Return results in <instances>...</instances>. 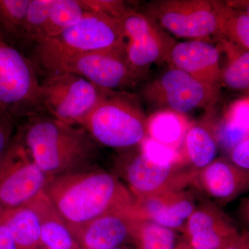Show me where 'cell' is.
I'll use <instances>...</instances> for the list:
<instances>
[{"label":"cell","instance_id":"obj_1","mask_svg":"<svg viewBox=\"0 0 249 249\" xmlns=\"http://www.w3.org/2000/svg\"><path fill=\"white\" fill-rule=\"evenodd\" d=\"M24 124L16 134L48 178L86 169L97 153L96 142L79 125L45 113L27 116Z\"/></svg>","mask_w":249,"mask_h":249},{"label":"cell","instance_id":"obj_2","mask_svg":"<svg viewBox=\"0 0 249 249\" xmlns=\"http://www.w3.org/2000/svg\"><path fill=\"white\" fill-rule=\"evenodd\" d=\"M45 193L68 224L136 205L129 188L102 170H80L49 178Z\"/></svg>","mask_w":249,"mask_h":249},{"label":"cell","instance_id":"obj_3","mask_svg":"<svg viewBox=\"0 0 249 249\" xmlns=\"http://www.w3.org/2000/svg\"><path fill=\"white\" fill-rule=\"evenodd\" d=\"M34 55L47 73H72L104 89L129 88L142 78L129 66L120 42L110 48L76 52L45 38L36 42Z\"/></svg>","mask_w":249,"mask_h":249},{"label":"cell","instance_id":"obj_4","mask_svg":"<svg viewBox=\"0 0 249 249\" xmlns=\"http://www.w3.org/2000/svg\"><path fill=\"white\" fill-rule=\"evenodd\" d=\"M147 121L138 96L108 90L79 126L95 142L112 148H127L140 145L148 137Z\"/></svg>","mask_w":249,"mask_h":249},{"label":"cell","instance_id":"obj_5","mask_svg":"<svg viewBox=\"0 0 249 249\" xmlns=\"http://www.w3.org/2000/svg\"><path fill=\"white\" fill-rule=\"evenodd\" d=\"M40 83L34 64L0 32V107L16 121L45 112Z\"/></svg>","mask_w":249,"mask_h":249},{"label":"cell","instance_id":"obj_6","mask_svg":"<svg viewBox=\"0 0 249 249\" xmlns=\"http://www.w3.org/2000/svg\"><path fill=\"white\" fill-rule=\"evenodd\" d=\"M108 90L65 72L47 73L40 83V101L45 112L74 125H80Z\"/></svg>","mask_w":249,"mask_h":249},{"label":"cell","instance_id":"obj_7","mask_svg":"<svg viewBox=\"0 0 249 249\" xmlns=\"http://www.w3.org/2000/svg\"><path fill=\"white\" fill-rule=\"evenodd\" d=\"M142 97L160 110L185 115L198 109L209 110L219 102L220 88L199 81L175 67H170L142 90Z\"/></svg>","mask_w":249,"mask_h":249},{"label":"cell","instance_id":"obj_8","mask_svg":"<svg viewBox=\"0 0 249 249\" xmlns=\"http://www.w3.org/2000/svg\"><path fill=\"white\" fill-rule=\"evenodd\" d=\"M47 181L48 178L15 133L0 158V209L27 204L45 191Z\"/></svg>","mask_w":249,"mask_h":249},{"label":"cell","instance_id":"obj_9","mask_svg":"<svg viewBox=\"0 0 249 249\" xmlns=\"http://www.w3.org/2000/svg\"><path fill=\"white\" fill-rule=\"evenodd\" d=\"M120 22L121 42L124 56L141 78L154 62H168L176 42L155 19L130 9Z\"/></svg>","mask_w":249,"mask_h":249},{"label":"cell","instance_id":"obj_10","mask_svg":"<svg viewBox=\"0 0 249 249\" xmlns=\"http://www.w3.org/2000/svg\"><path fill=\"white\" fill-rule=\"evenodd\" d=\"M145 14L178 37L204 40L218 36L212 0H157L147 4Z\"/></svg>","mask_w":249,"mask_h":249},{"label":"cell","instance_id":"obj_11","mask_svg":"<svg viewBox=\"0 0 249 249\" xmlns=\"http://www.w3.org/2000/svg\"><path fill=\"white\" fill-rule=\"evenodd\" d=\"M183 164H154L139 151L129 157L124 167V178L136 199L182 191L196 180L198 173L196 170H182Z\"/></svg>","mask_w":249,"mask_h":249},{"label":"cell","instance_id":"obj_12","mask_svg":"<svg viewBox=\"0 0 249 249\" xmlns=\"http://www.w3.org/2000/svg\"><path fill=\"white\" fill-rule=\"evenodd\" d=\"M139 217L133 207L115 210L80 224H67L73 239L81 248L114 249L131 241Z\"/></svg>","mask_w":249,"mask_h":249},{"label":"cell","instance_id":"obj_13","mask_svg":"<svg viewBox=\"0 0 249 249\" xmlns=\"http://www.w3.org/2000/svg\"><path fill=\"white\" fill-rule=\"evenodd\" d=\"M121 37L120 19L85 12L76 24L49 39L69 50L91 52L110 48L119 42Z\"/></svg>","mask_w":249,"mask_h":249},{"label":"cell","instance_id":"obj_14","mask_svg":"<svg viewBox=\"0 0 249 249\" xmlns=\"http://www.w3.org/2000/svg\"><path fill=\"white\" fill-rule=\"evenodd\" d=\"M183 232L192 249H221L239 233L226 214L211 204L196 207Z\"/></svg>","mask_w":249,"mask_h":249},{"label":"cell","instance_id":"obj_15","mask_svg":"<svg viewBox=\"0 0 249 249\" xmlns=\"http://www.w3.org/2000/svg\"><path fill=\"white\" fill-rule=\"evenodd\" d=\"M220 51L204 40H194L173 46L168 63L196 79L220 88Z\"/></svg>","mask_w":249,"mask_h":249},{"label":"cell","instance_id":"obj_16","mask_svg":"<svg viewBox=\"0 0 249 249\" xmlns=\"http://www.w3.org/2000/svg\"><path fill=\"white\" fill-rule=\"evenodd\" d=\"M196 208L191 195L183 191L136 199V209L139 217L173 231H183L188 218Z\"/></svg>","mask_w":249,"mask_h":249},{"label":"cell","instance_id":"obj_17","mask_svg":"<svg viewBox=\"0 0 249 249\" xmlns=\"http://www.w3.org/2000/svg\"><path fill=\"white\" fill-rule=\"evenodd\" d=\"M249 175V170L236 166L226 159L219 158L199 170L196 180L208 196L227 202L247 191Z\"/></svg>","mask_w":249,"mask_h":249},{"label":"cell","instance_id":"obj_18","mask_svg":"<svg viewBox=\"0 0 249 249\" xmlns=\"http://www.w3.org/2000/svg\"><path fill=\"white\" fill-rule=\"evenodd\" d=\"M27 206L35 211L40 229V246L45 249H77L79 246L69 230L66 221L45 193L42 192Z\"/></svg>","mask_w":249,"mask_h":249},{"label":"cell","instance_id":"obj_19","mask_svg":"<svg viewBox=\"0 0 249 249\" xmlns=\"http://www.w3.org/2000/svg\"><path fill=\"white\" fill-rule=\"evenodd\" d=\"M186 160L200 170L216 159L218 149L214 124L209 120L191 124L184 140Z\"/></svg>","mask_w":249,"mask_h":249},{"label":"cell","instance_id":"obj_20","mask_svg":"<svg viewBox=\"0 0 249 249\" xmlns=\"http://www.w3.org/2000/svg\"><path fill=\"white\" fill-rule=\"evenodd\" d=\"M0 221L8 228L17 249H39L40 229L35 211L27 205L0 209Z\"/></svg>","mask_w":249,"mask_h":249},{"label":"cell","instance_id":"obj_21","mask_svg":"<svg viewBox=\"0 0 249 249\" xmlns=\"http://www.w3.org/2000/svg\"><path fill=\"white\" fill-rule=\"evenodd\" d=\"M217 19L218 37L249 50V9H239L226 1L212 0Z\"/></svg>","mask_w":249,"mask_h":249},{"label":"cell","instance_id":"obj_22","mask_svg":"<svg viewBox=\"0 0 249 249\" xmlns=\"http://www.w3.org/2000/svg\"><path fill=\"white\" fill-rule=\"evenodd\" d=\"M191 124L186 116L169 110H159L147 118L148 137L178 150Z\"/></svg>","mask_w":249,"mask_h":249},{"label":"cell","instance_id":"obj_23","mask_svg":"<svg viewBox=\"0 0 249 249\" xmlns=\"http://www.w3.org/2000/svg\"><path fill=\"white\" fill-rule=\"evenodd\" d=\"M220 52H224L227 61L221 68L222 83L231 89L243 91L249 88V51L241 48L222 37H219Z\"/></svg>","mask_w":249,"mask_h":249},{"label":"cell","instance_id":"obj_24","mask_svg":"<svg viewBox=\"0 0 249 249\" xmlns=\"http://www.w3.org/2000/svg\"><path fill=\"white\" fill-rule=\"evenodd\" d=\"M131 242L137 249H175L178 244L173 230L143 218L136 223Z\"/></svg>","mask_w":249,"mask_h":249},{"label":"cell","instance_id":"obj_25","mask_svg":"<svg viewBox=\"0 0 249 249\" xmlns=\"http://www.w3.org/2000/svg\"><path fill=\"white\" fill-rule=\"evenodd\" d=\"M85 13L80 0H54L40 40L60 35L76 24Z\"/></svg>","mask_w":249,"mask_h":249},{"label":"cell","instance_id":"obj_26","mask_svg":"<svg viewBox=\"0 0 249 249\" xmlns=\"http://www.w3.org/2000/svg\"><path fill=\"white\" fill-rule=\"evenodd\" d=\"M31 0H0V32L8 40H19Z\"/></svg>","mask_w":249,"mask_h":249},{"label":"cell","instance_id":"obj_27","mask_svg":"<svg viewBox=\"0 0 249 249\" xmlns=\"http://www.w3.org/2000/svg\"><path fill=\"white\" fill-rule=\"evenodd\" d=\"M53 1L54 0H31L21 39L36 43L42 38Z\"/></svg>","mask_w":249,"mask_h":249},{"label":"cell","instance_id":"obj_28","mask_svg":"<svg viewBox=\"0 0 249 249\" xmlns=\"http://www.w3.org/2000/svg\"><path fill=\"white\" fill-rule=\"evenodd\" d=\"M142 155L152 163L159 165H173L184 163L185 157L178 150L166 146L150 137L140 144Z\"/></svg>","mask_w":249,"mask_h":249},{"label":"cell","instance_id":"obj_29","mask_svg":"<svg viewBox=\"0 0 249 249\" xmlns=\"http://www.w3.org/2000/svg\"><path fill=\"white\" fill-rule=\"evenodd\" d=\"M80 2L85 12L106 15L115 19H121L130 9L120 0H80Z\"/></svg>","mask_w":249,"mask_h":249},{"label":"cell","instance_id":"obj_30","mask_svg":"<svg viewBox=\"0 0 249 249\" xmlns=\"http://www.w3.org/2000/svg\"><path fill=\"white\" fill-rule=\"evenodd\" d=\"M16 121L9 112L0 107V158L16 133Z\"/></svg>","mask_w":249,"mask_h":249},{"label":"cell","instance_id":"obj_31","mask_svg":"<svg viewBox=\"0 0 249 249\" xmlns=\"http://www.w3.org/2000/svg\"><path fill=\"white\" fill-rule=\"evenodd\" d=\"M249 97L241 98L231 105L224 114V117L229 120L249 128Z\"/></svg>","mask_w":249,"mask_h":249},{"label":"cell","instance_id":"obj_32","mask_svg":"<svg viewBox=\"0 0 249 249\" xmlns=\"http://www.w3.org/2000/svg\"><path fill=\"white\" fill-rule=\"evenodd\" d=\"M231 163L242 169H249V139L237 144L229 152Z\"/></svg>","mask_w":249,"mask_h":249},{"label":"cell","instance_id":"obj_33","mask_svg":"<svg viewBox=\"0 0 249 249\" xmlns=\"http://www.w3.org/2000/svg\"><path fill=\"white\" fill-rule=\"evenodd\" d=\"M0 249H17L11 232L1 221H0Z\"/></svg>","mask_w":249,"mask_h":249},{"label":"cell","instance_id":"obj_34","mask_svg":"<svg viewBox=\"0 0 249 249\" xmlns=\"http://www.w3.org/2000/svg\"><path fill=\"white\" fill-rule=\"evenodd\" d=\"M221 249H249V237L248 232L238 233L233 240L224 246Z\"/></svg>","mask_w":249,"mask_h":249},{"label":"cell","instance_id":"obj_35","mask_svg":"<svg viewBox=\"0 0 249 249\" xmlns=\"http://www.w3.org/2000/svg\"><path fill=\"white\" fill-rule=\"evenodd\" d=\"M175 249H192L190 246L186 243V241H181L178 242Z\"/></svg>","mask_w":249,"mask_h":249},{"label":"cell","instance_id":"obj_36","mask_svg":"<svg viewBox=\"0 0 249 249\" xmlns=\"http://www.w3.org/2000/svg\"><path fill=\"white\" fill-rule=\"evenodd\" d=\"M77 249H87L81 248V247H79V248H78ZM114 249H128V248H127V247H119V248Z\"/></svg>","mask_w":249,"mask_h":249}]
</instances>
